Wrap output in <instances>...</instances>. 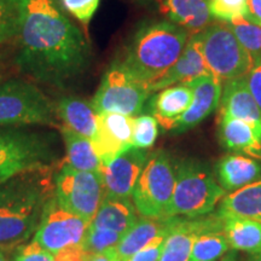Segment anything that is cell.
Masks as SVG:
<instances>
[{
	"label": "cell",
	"mask_w": 261,
	"mask_h": 261,
	"mask_svg": "<svg viewBox=\"0 0 261 261\" xmlns=\"http://www.w3.org/2000/svg\"><path fill=\"white\" fill-rule=\"evenodd\" d=\"M150 94L148 87L137 81L115 58L104 73L91 103L98 114L117 113L136 117L143 112Z\"/></svg>",
	"instance_id": "9c48e42d"
},
{
	"label": "cell",
	"mask_w": 261,
	"mask_h": 261,
	"mask_svg": "<svg viewBox=\"0 0 261 261\" xmlns=\"http://www.w3.org/2000/svg\"><path fill=\"white\" fill-rule=\"evenodd\" d=\"M89 225L61 207L54 195L46 204L33 241L48 253L56 254L67 248L81 246Z\"/></svg>",
	"instance_id": "8fae6325"
},
{
	"label": "cell",
	"mask_w": 261,
	"mask_h": 261,
	"mask_svg": "<svg viewBox=\"0 0 261 261\" xmlns=\"http://www.w3.org/2000/svg\"><path fill=\"white\" fill-rule=\"evenodd\" d=\"M190 37L188 31L168 19L145 21L137 27L117 60L150 89L178 61Z\"/></svg>",
	"instance_id": "3957f363"
},
{
	"label": "cell",
	"mask_w": 261,
	"mask_h": 261,
	"mask_svg": "<svg viewBox=\"0 0 261 261\" xmlns=\"http://www.w3.org/2000/svg\"><path fill=\"white\" fill-rule=\"evenodd\" d=\"M210 231H223V223L218 213L196 219L181 218L166 238L159 261H189L196 238Z\"/></svg>",
	"instance_id": "5bb4252c"
},
{
	"label": "cell",
	"mask_w": 261,
	"mask_h": 261,
	"mask_svg": "<svg viewBox=\"0 0 261 261\" xmlns=\"http://www.w3.org/2000/svg\"><path fill=\"white\" fill-rule=\"evenodd\" d=\"M22 8L23 0H0V45L17 35Z\"/></svg>",
	"instance_id": "f546056e"
},
{
	"label": "cell",
	"mask_w": 261,
	"mask_h": 261,
	"mask_svg": "<svg viewBox=\"0 0 261 261\" xmlns=\"http://www.w3.org/2000/svg\"><path fill=\"white\" fill-rule=\"evenodd\" d=\"M0 261H9L8 257H6V255L4 253H3V250L0 249Z\"/></svg>",
	"instance_id": "60d3db41"
},
{
	"label": "cell",
	"mask_w": 261,
	"mask_h": 261,
	"mask_svg": "<svg viewBox=\"0 0 261 261\" xmlns=\"http://www.w3.org/2000/svg\"><path fill=\"white\" fill-rule=\"evenodd\" d=\"M231 29L253 61V65L261 63V27L241 17L228 22Z\"/></svg>",
	"instance_id": "f1b7e54d"
},
{
	"label": "cell",
	"mask_w": 261,
	"mask_h": 261,
	"mask_svg": "<svg viewBox=\"0 0 261 261\" xmlns=\"http://www.w3.org/2000/svg\"><path fill=\"white\" fill-rule=\"evenodd\" d=\"M175 185V165L165 150L151 152L133 191L132 200L142 217L166 219Z\"/></svg>",
	"instance_id": "52a82bcc"
},
{
	"label": "cell",
	"mask_w": 261,
	"mask_h": 261,
	"mask_svg": "<svg viewBox=\"0 0 261 261\" xmlns=\"http://www.w3.org/2000/svg\"><path fill=\"white\" fill-rule=\"evenodd\" d=\"M159 3L162 15L191 35L203 32L213 21L208 0H159Z\"/></svg>",
	"instance_id": "ffe728a7"
},
{
	"label": "cell",
	"mask_w": 261,
	"mask_h": 261,
	"mask_svg": "<svg viewBox=\"0 0 261 261\" xmlns=\"http://www.w3.org/2000/svg\"><path fill=\"white\" fill-rule=\"evenodd\" d=\"M84 261H121V260H120L119 255H117L116 249H112L99 254L85 253Z\"/></svg>",
	"instance_id": "f35d334b"
},
{
	"label": "cell",
	"mask_w": 261,
	"mask_h": 261,
	"mask_svg": "<svg viewBox=\"0 0 261 261\" xmlns=\"http://www.w3.org/2000/svg\"><path fill=\"white\" fill-rule=\"evenodd\" d=\"M212 71L205 63L200 35L194 34L189 38V40L182 50L178 61L169 68L167 73H165L158 81L150 86V92L166 89L181 83H188L196 77L211 75Z\"/></svg>",
	"instance_id": "e0dca14e"
},
{
	"label": "cell",
	"mask_w": 261,
	"mask_h": 261,
	"mask_svg": "<svg viewBox=\"0 0 261 261\" xmlns=\"http://www.w3.org/2000/svg\"><path fill=\"white\" fill-rule=\"evenodd\" d=\"M220 261H237V252L236 250H230L221 257Z\"/></svg>",
	"instance_id": "ab89813d"
},
{
	"label": "cell",
	"mask_w": 261,
	"mask_h": 261,
	"mask_svg": "<svg viewBox=\"0 0 261 261\" xmlns=\"http://www.w3.org/2000/svg\"><path fill=\"white\" fill-rule=\"evenodd\" d=\"M56 158L54 140L44 133L0 128V184L24 172L51 167Z\"/></svg>",
	"instance_id": "5b68a950"
},
{
	"label": "cell",
	"mask_w": 261,
	"mask_h": 261,
	"mask_svg": "<svg viewBox=\"0 0 261 261\" xmlns=\"http://www.w3.org/2000/svg\"><path fill=\"white\" fill-rule=\"evenodd\" d=\"M137 220V210L130 200L104 197L90 226L106 228L123 234L135 225Z\"/></svg>",
	"instance_id": "d4e9b609"
},
{
	"label": "cell",
	"mask_w": 261,
	"mask_h": 261,
	"mask_svg": "<svg viewBox=\"0 0 261 261\" xmlns=\"http://www.w3.org/2000/svg\"><path fill=\"white\" fill-rule=\"evenodd\" d=\"M218 132L221 145L228 151L261 161V140L248 123L219 113Z\"/></svg>",
	"instance_id": "44dd1931"
},
{
	"label": "cell",
	"mask_w": 261,
	"mask_h": 261,
	"mask_svg": "<svg viewBox=\"0 0 261 261\" xmlns=\"http://www.w3.org/2000/svg\"><path fill=\"white\" fill-rule=\"evenodd\" d=\"M181 217L166 218V219H152V218H138L135 225L122 234L119 246L116 247L120 260L125 261L138 250L148 246L156 238L163 234L171 233Z\"/></svg>",
	"instance_id": "d6986e66"
},
{
	"label": "cell",
	"mask_w": 261,
	"mask_h": 261,
	"mask_svg": "<svg viewBox=\"0 0 261 261\" xmlns=\"http://www.w3.org/2000/svg\"><path fill=\"white\" fill-rule=\"evenodd\" d=\"M60 130L67 151L68 165L79 171L100 173L102 162L94 151L92 142L64 125L60 126Z\"/></svg>",
	"instance_id": "484cf974"
},
{
	"label": "cell",
	"mask_w": 261,
	"mask_h": 261,
	"mask_svg": "<svg viewBox=\"0 0 261 261\" xmlns=\"http://www.w3.org/2000/svg\"><path fill=\"white\" fill-rule=\"evenodd\" d=\"M58 119L77 135L93 140L98 132V114L92 106L79 97H63L55 103Z\"/></svg>",
	"instance_id": "603a6c76"
},
{
	"label": "cell",
	"mask_w": 261,
	"mask_h": 261,
	"mask_svg": "<svg viewBox=\"0 0 261 261\" xmlns=\"http://www.w3.org/2000/svg\"><path fill=\"white\" fill-rule=\"evenodd\" d=\"M192 89L187 83H181L166 87L151 97L149 110L158 120L159 125L166 129H173L180 116L190 108Z\"/></svg>",
	"instance_id": "ac0fdd59"
},
{
	"label": "cell",
	"mask_w": 261,
	"mask_h": 261,
	"mask_svg": "<svg viewBox=\"0 0 261 261\" xmlns=\"http://www.w3.org/2000/svg\"><path fill=\"white\" fill-rule=\"evenodd\" d=\"M219 107V113L248 123L261 140V110L248 87L247 76L225 81Z\"/></svg>",
	"instance_id": "2e32d148"
},
{
	"label": "cell",
	"mask_w": 261,
	"mask_h": 261,
	"mask_svg": "<svg viewBox=\"0 0 261 261\" xmlns=\"http://www.w3.org/2000/svg\"><path fill=\"white\" fill-rule=\"evenodd\" d=\"M55 197L65 211L90 224L106 197L102 175L65 163L55 174Z\"/></svg>",
	"instance_id": "30bf717a"
},
{
	"label": "cell",
	"mask_w": 261,
	"mask_h": 261,
	"mask_svg": "<svg viewBox=\"0 0 261 261\" xmlns=\"http://www.w3.org/2000/svg\"><path fill=\"white\" fill-rule=\"evenodd\" d=\"M11 261H54V254L41 248L35 241L14 248Z\"/></svg>",
	"instance_id": "e575fe53"
},
{
	"label": "cell",
	"mask_w": 261,
	"mask_h": 261,
	"mask_svg": "<svg viewBox=\"0 0 261 261\" xmlns=\"http://www.w3.org/2000/svg\"><path fill=\"white\" fill-rule=\"evenodd\" d=\"M159 137V122L150 114H140L133 120L132 146L148 150L155 144Z\"/></svg>",
	"instance_id": "1f68e13d"
},
{
	"label": "cell",
	"mask_w": 261,
	"mask_h": 261,
	"mask_svg": "<svg viewBox=\"0 0 261 261\" xmlns=\"http://www.w3.org/2000/svg\"><path fill=\"white\" fill-rule=\"evenodd\" d=\"M218 215L223 223V232L231 249L252 255L261 254V221L219 212Z\"/></svg>",
	"instance_id": "cb8c5ba5"
},
{
	"label": "cell",
	"mask_w": 261,
	"mask_h": 261,
	"mask_svg": "<svg viewBox=\"0 0 261 261\" xmlns=\"http://www.w3.org/2000/svg\"><path fill=\"white\" fill-rule=\"evenodd\" d=\"M151 152L129 148L102 166L104 195L108 198H132L137 181Z\"/></svg>",
	"instance_id": "7c38bea8"
},
{
	"label": "cell",
	"mask_w": 261,
	"mask_h": 261,
	"mask_svg": "<svg viewBox=\"0 0 261 261\" xmlns=\"http://www.w3.org/2000/svg\"><path fill=\"white\" fill-rule=\"evenodd\" d=\"M247 83L257 107L261 110V63L253 65L252 70L247 75Z\"/></svg>",
	"instance_id": "8d00e7d4"
},
{
	"label": "cell",
	"mask_w": 261,
	"mask_h": 261,
	"mask_svg": "<svg viewBox=\"0 0 261 261\" xmlns=\"http://www.w3.org/2000/svg\"><path fill=\"white\" fill-rule=\"evenodd\" d=\"M16 67L34 81L67 89L91 62V45L60 0H23Z\"/></svg>",
	"instance_id": "6da1fadb"
},
{
	"label": "cell",
	"mask_w": 261,
	"mask_h": 261,
	"mask_svg": "<svg viewBox=\"0 0 261 261\" xmlns=\"http://www.w3.org/2000/svg\"><path fill=\"white\" fill-rule=\"evenodd\" d=\"M247 21L261 27V0H247Z\"/></svg>",
	"instance_id": "74e56055"
},
{
	"label": "cell",
	"mask_w": 261,
	"mask_h": 261,
	"mask_svg": "<svg viewBox=\"0 0 261 261\" xmlns=\"http://www.w3.org/2000/svg\"><path fill=\"white\" fill-rule=\"evenodd\" d=\"M218 212L261 221V178L225 196Z\"/></svg>",
	"instance_id": "4316f807"
},
{
	"label": "cell",
	"mask_w": 261,
	"mask_h": 261,
	"mask_svg": "<svg viewBox=\"0 0 261 261\" xmlns=\"http://www.w3.org/2000/svg\"><path fill=\"white\" fill-rule=\"evenodd\" d=\"M133 120L135 117L117 113L99 114L98 132L91 142L102 166L125 150L133 148Z\"/></svg>",
	"instance_id": "4fadbf2b"
},
{
	"label": "cell",
	"mask_w": 261,
	"mask_h": 261,
	"mask_svg": "<svg viewBox=\"0 0 261 261\" xmlns=\"http://www.w3.org/2000/svg\"><path fill=\"white\" fill-rule=\"evenodd\" d=\"M198 35L205 63L221 83L244 77L252 70V58L230 24L224 22L213 23Z\"/></svg>",
	"instance_id": "ba28073f"
},
{
	"label": "cell",
	"mask_w": 261,
	"mask_h": 261,
	"mask_svg": "<svg viewBox=\"0 0 261 261\" xmlns=\"http://www.w3.org/2000/svg\"><path fill=\"white\" fill-rule=\"evenodd\" d=\"M187 84L192 89L194 97L190 108L173 127L172 130L174 133H182L194 128L214 113L220 104L223 83L215 75L196 77Z\"/></svg>",
	"instance_id": "9a60e30c"
},
{
	"label": "cell",
	"mask_w": 261,
	"mask_h": 261,
	"mask_svg": "<svg viewBox=\"0 0 261 261\" xmlns=\"http://www.w3.org/2000/svg\"><path fill=\"white\" fill-rule=\"evenodd\" d=\"M57 117L55 103L37 85L22 79L0 83V127L56 126Z\"/></svg>",
	"instance_id": "8992f818"
},
{
	"label": "cell",
	"mask_w": 261,
	"mask_h": 261,
	"mask_svg": "<svg viewBox=\"0 0 261 261\" xmlns=\"http://www.w3.org/2000/svg\"><path fill=\"white\" fill-rule=\"evenodd\" d=\"M231 247L223 231H210L196 238L189 261H217L223 257Z\"/></svg>",
	"instance_id": "83f0119b"
},
{
	"label": "cell",
	"mask_w": 261,
	"mask_h": 261,
	"mask_svg": "<svg viewBox=\"0 0 261 261\" xmlns=\"http://www.w3.org/2000/svg\"><path fill=\"white\" fill-rule=\"evenodd\" d=\"M122 233L106 228H96L89 225L83 241V249L87 254H99L116 249L121 241Z\"/></svg>",
	"instance_id": "4dcf8cb0"
},
{
	"label": "cell",
	"mask_w": 261,
	"mask_h": 261,
	"mask_svg": "<svg viewBox=\"0 0 261 261\" xmlns=\"http://www.w3.org/2000/svg\"><path fill=\"white\" fill-rule=\"evenodd\" d=\"M54 195L51 167L24 172L0 184V249H14L37 232Z\"/></svg>",
	"instance_id": "7a4b0ae2"
},
{
	"label": "cell",
	"mask_w": 261,
	"mask_h": 261,
	"mask_svg": "<svg viewBox=\"0 0 261 261\" xmlns=\"http://www.w3.org/2000/svg\"><path fill=\"white\" fill-rule=\"evenodd\" d=\"M211 14L218 22H231L232 19L246 17L247 0H208Z\"/></svg>",
	"instance_id": "d6a6232c"
},
{
	"label": "cell",
	"mask_w": 261,
	"mask_h": 261,
	"mask_svg": "<svg viewBox=\"0 0 261 261\" xmlns=\"http://www.w3.org/2000/svg\"><path fill=\"white\" fill-rule=\"evenodd\" d=\"M0 80H2V67H0Z\"/></svg>",
	"instance_id": "ee69618b"
},
{
	"label": "cell",
	"mask_w": 261,
	"mask_h": 261,
	"mask_svg": "<svg viewBox=\"0 0 261 261\" xmlns=\"http://www.w3.org/2000/svg\"><path fill=\"white\" fill-rule=\"evenodd\" d=\"M226 196L211 168L195 159H182L175 165V185L167 218L187 219L210 215Z\"/></svg>",
	"instance_id": "277c9868"
},
{
	"label": "cell",
	"mask_w": 261,
	"mask_h": 261,
	"mask_svg": "<svg viewBox=\"0 0 261 261\" xmlns=\"http://www.w3.org/2000/svg\"><path fill=\"white\" fill-rule=\"evenodd\" d=\"M253 261H261V254H257V255H254Z\"/></svg>",
	"instance_id": "b9f144b4"
},
{
	"label": "cell",
	"mask_w": 261,
	"mask_h": 261,
	"mask_svg": "<svg viewBox=\"0 0 261 261\" xmlns=\"http://www.w3.org/2000/svg\"><path fill=\"white\" fill-rule=\"evenodd\" d=\"M68 14L87 27L99 8L100 0H60Z\"/></svg>",
	"instance_id": "836d02e7"
},
{
	"label": "cell",
	"mask_w": 261,
	"mask_h": 261,
	"mask_svg": "<svg viewBox=\"0 0 261 261\" xmlns=\"http://www.w3.org/2000/svg\"><path fill=\"white\" fill-rule=\"evenodd\" d=\"M168 234H163V236L156 238L155 241H152L148 246L142 248V249L133 254V255H130L125 261H159L163 246H165L166 238H167Z\"/></svg>",
	"instance_id": "d590c367"
},
{
	"label": "cell",
	"mask_w": 261,
	"mask_h": 261,
	"mask_svg": "<svg viewBox=\"0 0 261 261\" xmlns=\"http://www.w3.org/2000/svg\"><path fill=\"white\" fill-rule=\"evenodd\" d=\"M215 174L225 191H236L261 178V161L244 155H226L215 165Z\"/></svg>",
	"instance_id": "7402d4cb"
},
{
	"label": "cell",
	"mask_w": 261,
	"mask_h": 261,
	"mask_svg": "<svg viewBox=\"0 0 261 261\" xmlns=\"http://www.w3.org/2000/svg\"><path fill=\"white\" fill-rule=\"evenodd\" d=\"M137 2H139V3H143V4H146V3L151 2V0H137Z\"/></svg>",
	"instance_id": "7bdbcfd3"
}]
</instances>
